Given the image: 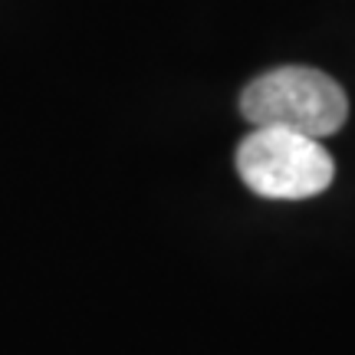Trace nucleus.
<instances>
[{"mask_svg":"<svg viewBox=\"0 0 355 355\" xmlns=\"http://www.w3.org/2000/svg\"><path fill=\"white\" fill-rule=\"evenodd\" d=\"M237 175L260 198L303 201L329 188L336 165L322 139L260 125L237 145Z\"/></svg>","mask_w":355,"mask_h":355,"instance_id":"nucleus-2","label":"nucleus"},{"mask_svg":"<svg viewBox=\"0 0 355 355\" xmlns=\"http://www.w3.org/2000/svg\"><path fill=\"white\" fill-rule=\"evenodd\" d=\"M241 115L254 128H290L313 139L336 135L349 119L343 86L322 69L279 66L257 76L241 92Z\"/></svg>","mask_w":355,"mask_h":355,"instance_id":"nucleus-1","label":"nucleus"}]
</instances>
